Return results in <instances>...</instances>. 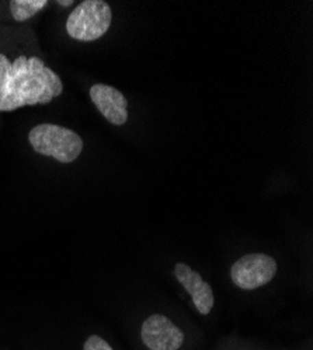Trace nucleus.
Listing matches in <instances>:
<instances>
[{"label":"nucleus","instance_id":"7","mask_svg":"<svg viewBox=\"0 0 313 350\" xmlns=\"http://www.w3.org/2000/svg\"><path fill=\"white\" fill-rule=\"evenodd\" d=\"M175 276L190 295L197 311L201 315H210L215 306V296L211 284L184 262H177L175 265Z\"/></svg>","mask_w":313,"mask_h":350},{"label":"nucleus","instance_id":"9","mask_svg":"<svg viewBox=\"0 0 313 350\" xmlns=\"http://www.w3.org/2000/svg\"><path fill=\"white\" fill-rule=\"evenodd\" d=\"M83 350H114L111 345L99 335H90L83 345Z\"/></svg>","mask_w":313,"mask_h":350},{"label":"nucleus","instance_id":"2","mask_svg":"<svg viewBox=\"0 0 313 350\" xmlns=\"http://www.w3.org/2000/svg\"><path fill=\"white\" fill-rule=\"evenodd\" d=\"M28 142L36 153L62 164L73 163L83 152L80 135L61 125L40 124L28 132Z\"/></svg>","mask_w":313,"mask_h":350},{"label":"nucleus","instance_id":"6","mask_svg":"<svg viewBox=\"0 0 313 350\" xmlns=\"http://www.w3.org/2000/svg\"><path fill=\"white\" fill-rule=\"evenodd\" d=\"M89 96L107 122L114 126H123L127 124L128 101L116 87L96 83L90 87Z\"/></svg>","mask_w":313,"mask_h":350},{"label":"nucleus","instance_id":"8","mask_svg":"<svg viewBox=\"0 0 313 350\" xmlns=\"http://www.w3.org/2000/svg\"><path fill=\"white\" fill-rule=\"evenodd\" d=\"M5 5H8L9 18L16 23H24L45 9L48 2L47 0H13Z\"/></svg>","mask_w":313,"mask_h":350},{"label":"nucleus","instance_id":"10","mask_svg":"<svg viewBox=\"0 0 313 350\" xmlns=\"http://www.w3.org/2000/svg\"><path fill=\"white\" fill-rule=\"evenodd\" d=\"M58 5H61V6H71V5H73V2H58Z\"/></svg>","mask_w":313,"mask_h":350},{"label":"nucleus","instance_id":"4","mask_svg":"<svg viewBox=\"0 0 313 350\" xmlns=\"http://www.w3.org/2000/svg\"><path fill=\"white\" fill-rule=\"evenodd\" d=\"M278 271L277 260L264 252L240 256L231 268L232 283L242 290H255L268 284Z\"/></svg>","mask_w":313,"mask_h":350},{"label":"nucleus","instance_id":"5","mask_svg":"<svg viewBox=\"0 0 313 350\" xmlns=\"http://www.w3.org/2000/svg\"><path fill=\"white\" fill-rule=\"evenodd\" d=\"M184 339V332L163 314H152L142 323L140 340L149 350H179Z\"/></svg>","mask_w":313,"mask_h":350},{"label":"nucleus","instance_id":"1","mask_svg":"<svg viewBox=\"0 0 313 350\" xmlns=\"http://www.w3.org/2000/svg\"><path fill=\"white\" fill-rule=\"evenodd\" d=\"M30 28L0 25V112L47 105L64 93V83L40 52Z\"/></svg>","mask_w":313,"mask_h":350},{"label":"nucleus","instance_id":"3","mask_svg":"<svg viewBox=\"0 0 313 350\" xmlns=\"http://www.w3.org/2000/svg\"><path fill=\"white\" fill-rule=\"evenodd\" d=\"M112 23L111 6L104 0H83L68 16L66 33L75 41L93 42L107 34Z\"/></svg>","mask_w":313,"mask_h":350}]
</instances>
